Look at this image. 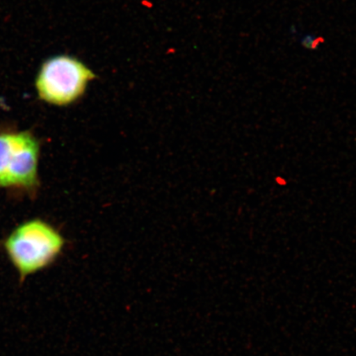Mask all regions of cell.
Wrapping results in <instances>:
<instances>
[{
  "instance_id": "obj_1",
  "label": "cell",
  "mask_w": 356,
  "mask_h": 356,
  "mask_svg": "<svg viewBox=\"0 0 356 356\" xmlns=\"http://www.w3.org/2000/svg\"><path fill=\"white\" fill-rule=\"evenodd\" d=\"M63 246L64 239L59 232L39 219L17 226L3 243L8 259L15 267L22 282L51 265Z\"/></svg>"
},
{
  "instance_id": "obj_2",
  "label": "cell",
  "mask_w": 356,
  "mask_h": 356,
  "mask_svg": "<svg viewBox=\"0 0 356 356\" xmlns=\"http://www.w3.org/2000/svg\"><path fill=\"white\" fill-rule=\"evenodd\" d=\"M39 157V141L32 132L0 130V188L34 193Z\"/></svg>"
},
{
  "instance_id": "obj_3",
  "label": "cell",
  "mask_w": 356,
  "mask_h": 356,
  "mask_svg": "<svg viewBox=\"0 0 356 356\" xmlns=\"http://www.w3.org/2000/svg\"><path fill=\"white\" fill-rule=\"evenodd\" d=\"M96 77L77 58L56 56L43 62L35 87L40 99L51 105L67 106L81 97L88 83Z\"/></svg>"
}]
</instances>
